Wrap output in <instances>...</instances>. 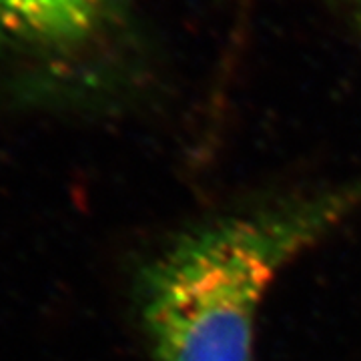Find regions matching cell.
Masks as SVG:
<instances>
[{
    "instance_id": "cell-1",
    "label": "cell",
    "mask_w": 361,
    "mask_h": 361,
    "mask_svg": "<svg viewBox=\"0 0 361 361\" xmlns=\"http://www.w3.org/2000/svg\"><path fill=\"white\" fill-rule=\"evenodd\" d=\"M360 209L361 177L179 235L139 281L153 361H253L259 307L275 277Z\"/></svg>"
},
{
    "instance_id": "cell-2",
    "label": "cell",
    "mask_w": 361,
    "mask_h": 361,
    "mask_svg": "<svg viewBox=\"0 0 361 361\" xmlns=\"http://www.w3.org/2000/svg\"><path fill=\"white\" fill-rule=\"evenodd\" d=\"M127 0H0V42L49 56H78L123 26Z\"/></svg>"
},
{
    "instance_id": "cell-3",
    "label": "cell",
    "mask_w": 361,
    "mask_h": 361,
    "mask_svg": "<svg viewBox=\"0 0 361 361\" xmlns=\"http://www.w3.org/2000/svg\"><path fill=\"white\" fill-rule=\"evenodd\" d=\"M341 4H343V8L348 13L349 23L353 25L361 40V0H341Z\"/></svg>"
}]
</instances>
